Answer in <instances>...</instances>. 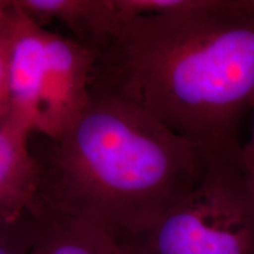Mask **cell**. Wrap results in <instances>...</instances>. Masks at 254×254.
Wrapping results in <instances>:
<instances>
[{
    "label": "cell",
    "mask_w": 254,
    "mask_h": 254,
    "mask_svg": "<svg viewBox=\"0 0 254 254\" xmlns=\"http://www.w3.org/2000/svg\"><path fill=\"white\" fill-rule=\"evenodd\" d=\"M15 7L8 62V116L26 123L34 133L45 74L47 28L32 20L17 5Z\"/></svg>",
    "instance_id": "obj_5"
},
{
    "label": "cell",
    "mask_w": 254,
    "mask_h": 254,
    "mask_svg": "<svg viewBox=\"0 0 254 254\" xmlns=\"http://www.w3.org/2000/svg\"><path fill=\"white\" fill-rule=\"evenodd\" d=\"M251 110L253 111V118H254V104ZM243 155L246 161V165L251 170V172L254 174V119H253L252 132H251L250 139L247 140L246 144L243 145Z\"/></svg>",
    "instance_id": "obj_12"
},
{
    "label": "cell",
    "mask_w": 254,
    "mask_h": 254,
    "mask_svg": "<svg viewBox=\"0 0 254 254\" xmlns=\"http://www.w3.org/2000/svg\"><path fill=\"white\" fill-rule=\"evenodd\" d=\"M40 214L88 221L117 243L151 226L201 179L204 154L151 114L113 95L90 100L57 138L33 133Z\"/></svg>",
    "instance_id": "obj_2"
},
{
    "label": "cell",
    "mask_w": 254,
    "mask_h": 254,
    "mask_svg": "<svg viewBox=\"0 0 254 254\" xmlns=\"http://www.w3.org/2000/svg\"><path fill=\"white\" fill-rule=\"evenodd\" d=\"M15 5L38 25L62 24L72 38L95 51L124 20L116 0H14ZM46 28V27H45Z\"/></svg>",
    "instance_id": "obj_7"
},
{
    "label": "cell",
    "mask_w": 254,
    "mask_h": 254,
    "mask_svg": "<svg viewBox=\"0 0 254 254\" xmlns=\"http://www.w3.org/2000/svg\"><path fill=\"white\" fill-rule=\"evenodd\" d=\"M15 12H17V7L13 0H0V33L12 24L15 17Z\"/></svg>",
    "instance_id": "obj_11"
},
{
    "label": "cell",
    "mask_w": 254,
    "mask_h": 254,
    "mask_svg": "<svg viewBox=\"0 0 254 254\" xmlns=\"http://www.w3.org/2000/svg\"><path fill=\"white\" fill-rule=\"evenodd\" d=\"M95 52L73 38L47 30L45 74L38 134L57 138L79 118L90 100Z\"/></svg>",
    "instance_id": "obj_4"
},
{
    "label": "cell",
    "mask_w": 254,
    "mask_h": 254,
    "mask_svg": "<svg viewBox=\"0 0 254 254\" xmlns=\"http://www.w3.org/2000/svg\"><path fill=\"white\" fill-rule=\"evenodd\" d=\"M94 52L91 91L134 105L200 150L239 140L254 104V0H170Z\"/></svg>",
    "instance_id": "obj_1"
},
{
    "label": "cell",
    "mask_w": 254,
    "mask_h": 254,
    "mask_svg": "<svg viewBox=\"0 0 254 254\" xmlns=\"http://www.w3.org/2000/svg\"><path fill=\"white\" fill-rule=\"evenodd\" d=\"M15 14H17V12H15ZM14 19L12 24L4 32L0 33V123L4 122L9 114L8 62Z\"/></svg>",
    "instance_id": "obj_10"
},
{
    "label": "cell",
    "mask_w": 254,
    "mask_h": 254,
    "mask_svg": "<svg viewBox=\"0 0 254 254\" xmlns=\"http://www.w3.org/2000/svg\"><path fill=\"white\" fill-rule=\"evenodd\" d=\"M37 217L0 219V254H30Z\"/></svg>",
    "instance_id": "obj_9"
},
{
    "label": "cell",
    "mask_w": 254,
    "mask_h": 254,
    "mask_svg": "<svg viewBox=\"0 0 254 254\" xmlns=\"http://www.w3.org/2000/svg\"><path fill=\"white\" fill-rule=\"evenodd\" d=\"M32 134L30 125L12 116L0 123V219L40 217Z\"/></svg>",
    "instance_id": "obj_6"
},
{
    "label": "cell",
    "mask_w": 254,
    "mask_h": 254,
    "mask_svg": "<svg viewBox=\"0 0 254 254\" xmlns=\"http://www.w3.org/2000/svg\"><path fill=\"white\" fill-rule=\"evenodd\" d=\"M30 254H127L100 227L91 222L45 212L34 227Z\"/></svg>",
    "instance_id": "obj_8"
},
{
    "label": "cell",
    "mask_w": 254,
    "mask_h": 254,
    "mask_svg": "<svg viewBox=\"0 0 254 254\" xmlns=\"http://www.w3.org/2000/svg\"><path fill=\"white\" fill-rule=\"evenodd\" d=\"M201 151L198 185L151 226L118 243L127 254H254V174L243 145Z\"/></svg>",
    "instance_id": "obj_3"
}]
</instances>
